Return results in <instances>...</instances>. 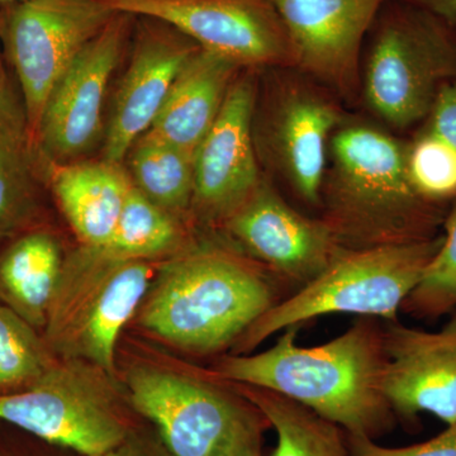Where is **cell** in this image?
Here are the masks:
<instances>
[{"label":"cell","mask_w":456,"mask_h":456,"mask_svg":"<svg viewBox=\"0 0 456 456\" xmlns=\"http://www.w3.org/2000/svg\"><path fill=\"white\" fill-rule=\"evenodd\" d=\"M380 320L360 317L325 344L302 347L289 327L259 354L218 360L213 373L228 383L259 387L292 399L350 435L374 439L393 425L386 392V351Z\"/></svg>","instance_id":"1"},{"label":"cell","mask_w":456,"mask_h":456,"mask_svg":"<svg viewBox=\"0 0 456 456\" xmlns=\"http://www.w3.org/2000/svg\"><path fill=\"white\" fill-rule=\"evenodd\" d=\"M320 208L347 251L434 239L450 207L428 202L413 188L406 141L346 117L330 140Z\"/></svg>","instance_id":"2"},{"label":"cell","mask_w":456,"mask_h":456,"mask_svg":"<svg viewBox=\"0 0 456 456\" xmlns=\"http://www.w3.org/2000/svg\"><path fill=\"white\" fill-rule=\"evenodd\" d=\"M274 279L230 242L193 240L158 269L134 317L174 349L218 353L278 302Z\"/></svg>","instance_id":"3"},{"label":"cell","mask_w":456,"mask_h":456,"mask_svg":"<svg viewBox=\"0 0 456 456\" xmlns=\"http://www.w3.org/2000/svg\"><path fill=\"white\" fill-rule=\"evenodd\" d=\"M362 93L395 130L421 125L444 84L456 79V25L402 0H387L367 36Z\"/></svg>","instance_id":"4"},{"label":"cell","mask_w":456,"mask_h":456,"mask_svg":"<svg viewBox=\"0 0 456 456\" xmlns=\"http://www.w3.org/2000/svg\"><path fill=\"white\" fill-rule=\"evenodd\" d=\"M443 233L412 244L342 251L321 274L278 301L240 336L233 354L329 314L398 320V312L439 250Z\"/></svg>","instance_id":"5"},{"label":"cell","mask_w":456,"mask_h":456,"mask_svg":"<svg viewBox=\"0 0 456 456\" xmlns=\"http://www.w3.org/2000/svg\"><path fill=\"white\" fill-rule=\"evenodd\" d=\"M156 272L150 261L126 260L80 245L66 255L51 302L45 340L60 359L83 360L117 378V346L136 316Z\"/></svg>","instance_id":"6"},{"label":"cell","mask_w":456,"mask_h":456,"mask_svg":"<svg viewBox=\"0 0 456 456\" xmlns=\"http://www.w3.org/2000/svg\"><path fill=\"white\" fill-rule=\"evenodd\" d=\"M130 406L158 428L171 456H230L269 422L232 384L209 371L141 362L125 375Z\"/></svg>","instance_id":"7"},{"label":"cell","mask_w":456,"mask_h":456,"mask_svg":"<svg viewBox=\"0 0 456 456\" xmlns=\"http://www.w3.org/2000/svg\"><path fill=\"white\" fill-rule=\"evenodd\" d=\"M253 117L260 165L320 208L330 140L346 118L336 94L293 68L266 69Z\"/></svg>","instance_id":"8"},{"label":"cell","mask_w":456,"mask_h":456,"mask_svg":"<svg viewBox=\"0 0 456 456\" xmlns=\"http://www.w3.org/2000/svg\"><path fill=\"white\" fill-rule=\"evenodd\" d=\"M118 386L90 362L59 358L31 388L0 395V421L51 445L101 455L132 432Z\"/></svg>","instance_id":"9"},{"label":"cell","mask_w":456,"mask_h":456,"mask_svg":"<svg viewBox=\"0 0 456 456\" xmlns=\"http://www.w3.org/2000/svg\"><path fill=\"white\" fill-rule=\"evenodd\" d=\"M116 14L103 0H26L0 7V38L35 137L57 80Z\"/></svg>","instance_id":"10"},{"label":"cell","mask_w":456,"mask_h":456,"mask_svg":"<svg viewBox=\"0 0 456 456\" xmlns=\"http://www.w3.org/2000/svg\"><path fill=\"white\" fill-rule=\"evenodd\" d=\"M136 17L163 20L202 49L246 70L293 68V51L269 0H103Z\"/></svg>","instance_id":"11"},{"label":"cell","mask_w":456,"mask_h":456,"mask_svg":"<svg viewBox=\"0 0 456 456\" xmlns=\"http://www.w3.org/2000/svg\"><path fill=\"white\" fill-rule=\"evenodd\" d=\"M217 230L237 250L297 289L310 283L344 251L326 222L294 209L266 174Z\"/></svg>","instance_id":"12"},{"label":"cell","mask_w":456,"mask_h":456,"mask_svg":"<svg viewBox=\"0 0 456 456\" xmlns=\"http://www.w3.org/2000/svg\"><path fill=\"white\" fill-rule=\"evenodd\" d=\"M136 16L117 12L86 45L51 90L37 128V143L53 163H74L101 136L108 84L134 32Z\"/></svg>","instance_id":"13"},{"label":"cell","mask_w":456,"mask_h":456,"mask_svg":"<svg viewBox=\"0 0 456 456\" xmlns=\"http://www.w3.org/2000/svg\"><path fill=\"white\" fill-rule=\"evenodd\" d=\"M257 89V70H241L194 152L191 216L200 226L220 227L264 178L253 136Z\"/></svg>","instance_id":"14"},{"label":"cell","mask_w":456,"mask_h":456,"mask_svg":"<svg viewBox=\"0 0 456 456\" xmlns=\"http://www.w3.org/2000/svg\"><path fill=\"white\" fill-rule=\"evenodd\" d=\"M293 51V69L353 102L362 93V56L387 0H269Z\"/></svg>","instance_id":"15"},{"label":"cell","mask_w":456,"mask_h":456,"mask_svg":"<svg viewBox=\"0 0 456 456\" xmlns=\"http://www.w3.org/2000/svg\"><path fill=\"white\" fill-rule=\"evenodd\" d=\"M134 51L108 121L104 160L122 164L149 131L183 66L200 45L163 20L136 17Z\"/></svg>","instance_id":"16"},{"label":"cell","mask_w":456,"mask_h":456,"mask_svg":"<svg viewBox=\"0 0 456 456\" xmlns=\"http://www.w3.org/2000/svg\"><path fill=\"white\" fill-rule=\"evenodd\" d=\"M384 392L395 415L413 421L430 413L456 424V310L440 331L382 321Z\"/></svg>","instance_id":"17"},{"label":"cell","mask_w":456,"mask_h":456,"mask_svg":"<svg viewBox=\"0 0 456 456\" xmlns=\"http://www.w3.org/2000/svg\"><path fill=\"white\" fill-rule=\"evenodd\" d=\"M42 154L16 83H0V248L45 224Z\"/></svg>","instance_id":"18"},{"label":"cell","mask_w":456,"mask_h":456,"mask_svg":"<svg viewBox=\"0 0 456 456\" xmlns=\"http://www.w3.org/2000/svg\"><path fill=\"white\" fill-rule=\"evenodd\" d=\"M42 171L45 184L80 245L104 248L132 187L127 170L104 159L53 163L42 155Z\"/></svg>","instance_id":"19"},{"label":"cell","mask_w":456,"mask_h":456,"mask_svg":"<svg viewBox=\"0 0 456 456\" xmlns=\"http://www.w3.org/2000/svg\"><path fill=\"white\" fill-rule=\"evenodd\" d=\"M242 69L200 47L183 66L149 134L194 156Z\"/></svg>","instance_id":"20"},{"label":"cell","mask_w":456,"mask_h":456,"mask_svg":"<svg viewBox=\"0 0 456 456\" xmlns=\"http://www.w3.org/2000/svg\"><path fill=\"white\" fill-rule=\"evenodd\" d=\"M66 255L46 224L14 237L0 248V302L44 331Z\"/></svg>","instance_id":"21"},{"label":"cell","mask_w":456,"mask_h":456,"mask_svg":"<svg viewBox=\"0 0 456 456\" xmlns=\"http://www.w3.org/2000/svg\"><path fill=\"white\" fill-rule=\"evenodd\" d=\"M232 384L277 432L272 456H353L346 432L310 408L259 387Z\"/></svg>","instance_id":"22"},{"label":"cell","mask_w":456,"mask_h":456,"mask_svg":"<svg viewBox=\"0 0 456 456\" xmlns=\"http://www.w3.org/2000/svg\"><path fill=\"white\" fill-rule=\"evenodd\" d=\"M187 221L151 202L132 184L112 236L103 248L126 260H167L193 241Z\"/></svg>","instance_id":"23"},{"label":"cell","mask_w":456,"mask_h":456,"mask_svg":"<svg viewBox=\"0 0 456 456\" xmlns=\"http://www.w3.org/2000/svg\"><path fill=\"white\" fill-rule=\"evenodd\" d=\"M126 160L132 184L143 196L180 220L193 221V156L146 132Z\"/></svg>","instance_id":"24"},{"label":"cell","mask_w":456,"mask_h":456,"mask_svg":"<svg viewBox=\"0 0 456 456\" xmlns=\"http://www.w3.org/2000/svg\"><path fill=\"white\" fill-rule=\"evenodd\" d=\"M57 360L44 335L0 302V395L31 388Z\"/></svg>","instance_id":"25"},{"label":"cell","mask_w":456,"mask_h":456,"mask_svg":"<svg viewBox=\"0 0 456 456\" xmlns=\"http://www.w3.org/2000/svg\"><path fill=\"white\" fill-rule=\"evenodd\" d=\"M443 228L439 250L402 305L401 311L419 320H434L456 310V200Z\"/></svg>","instance_id":"26"},{"label":"cell","mask_w":456,"mask_h":456,"mask_svg":"<svg viewBox=\"0 0 456 456\" xmlns=\"http://www.w3.org/2000/svg\"><path fill=\"white\" fill-rule=\"evenodd\" d=\"M407 171L417 193L428 202H455L456 150L424 126L407 141Z\"/></svg>","instance_id":"27"},{"label":"cell","mask_w":456,"mask_h":456,"mask_svg":"<svg viewBox=\"0 0 456 456\" xmlns=\"http://www.w3.org/2000/svg\"><path fill=\"white\" fill-rule=\"evenodd\" d=\"M346 440L353 456H456V424L425 443L404 448H387L364 435L346 434Z\"/></svg>","instance_id":"28"},{"label":"cell","mask_w":456,"mask_h":456,"mask_svg":"<svg viewBox=\"0 0 456 456\" xmlns=\"http://www.w3.org/2000/svg\"><path fill=\"white\" fill-rule=\"evenodd\" d=\"M422 126L456 150V79L441 86Z\"/></svg>","instance_id":"29"},{"label":"cell","mask_w":456,"mask_h":456,"mask_svg":"<svg viewBox=\"0 0 456 456\" xmlns=\"http://www.w3.org/2000/svg\"><path fill=\"white\" fill-rule=\"evenodd\" d=\"M97 456H171L167 450L156 448L151 443L132 434L116 448Z\"/></svg>","instance_id":"30"},{"label":"cell","mask_w":456,"mask_h":456,"mask_svg":"<svg viewBox=\"0 0 456 456\" xmlns=\"http://www.w3.org/2000/svg\"><path fill=\"white\" fill-rule=\"evenodd\" d=\"M456 25V0H402Z\"/></svg>","instance_id":"31"},{"label":"cell","mask_w":456,"mask_h":456,"mask_svg":"<svg viewBox=\"0 0 456 456\" xmlns=\"http://www.w3.org/2000/svg\"><path fill=\"white\" fill-rule=\"evenodd\" d=\"M261 435L263 432H256V434L246 437L236 446L230 456H263L261 455Z\"/></svg>","instance_id":"32"},{"label":"cell","mask_w":456,"mask_h":456,"mask_svg":"<svg viewBox=\"0 0 456 456\" xmlns=\"http://www.w3.org/2000/svg\"><path fill=\"white\" fill-rule=\"evenodd\" d=\"M26 2V0H0V7L4 5L14 4V3Z\"/></svg>","instance_id":"33"},{"label":"cell","mask_w":456,"mask_h":456,"mask_svg":"<svg viewBox=\"0 0 456 456\" xmlns=\"http://www.w3.org/2000/svg\"><path fill=\"white\" fill-rule=\"evenodd\" d=\"M0 42H2V38H0ZM5 74L7 73H5L4 69H3L2 55H0V83H2Z\"/></svg>","instance_id":"34"},{"label":"cell","mask_w":456,"mask_h":456,"mask_svg":"<svg viewBox=\"0 0 456 456\" xmlns=\"http://www.w3.org/2000/svg\"><path fill=\"white\" fill-rule=\"evenodd\" d=\"M0 456H8V455H4V454H0Z\"/></svg>","instance_id":"35"}]
</instances>
